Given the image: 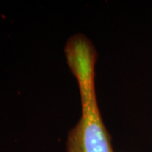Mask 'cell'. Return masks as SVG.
<instances>
[{"label":"cell","instance_id":"cell-1","mask_svg":"<svg viewBox=\"0 0 152 152\" xmlns=\"http://www.w3.org/2000/svg\"><path fill=\"white\" fill-rule=\"evenodd\" d=\"M65 54L78 82L82 107L80 121L68 135L67 152H114L98 107L95 88L96 51L88 39L75 36L66 45Z\"/></svg>","mask_w":152,"mask_h":152}]
</instances>
